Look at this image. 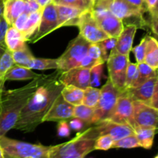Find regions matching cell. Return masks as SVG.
I'll return each instance as SVG.
<instances>
[{
    "label": "cell",
    "mask_w": 158,
    "mask_h": 158,
    "mask_svg": "<svg viewBox=\"0 0 158 158\" xmlns=\"http://www.w3.org/2000/svg\"><path fill=\"white\" fill-rule=\"evenodd\" d=\"M35 1H36V0H35Z\"/></svg>",
    "instance_id": "cell-59"
},
{
    "label": "cell",
    "mask_w": 158,
    "mask_h": 158,
    "mask_svg": "<svg viewBox=\"0 0 158 158\" xmlns=\"http://www.w3.org/2000/svg\"><path fill=\"white\" fill-rule=\"evenodd\" d=\"M91 14L97 24L110 37L117 38L123 29V21L110 10L93 9Z\"/></svg>",
    "instance_id": "cell-9"
},
{
    "label": "cell",
    "mask_w": 158,
    "mask_h": 158,
    "mask_svg": "<svg viewBox=\"0 0 158 158\" xmlns=\"http://www.w3.org/2000/svg\"><path fill=\"white\" fill-rule=\"evenodd\" d=\"M60 73L61 70L57 69L56 72L44 76L40 86L23 107L14 128L29 133L43 123V117L64 87L60 80Z\"/></svg>",
    "instance_id": "cell-1"
},
{
    "label": "cell",
    "mask_w": 158,
    "mask_h": 158,
    "mask_svg": "<svg viewBox=\"0 0 158 158\" xmlns=\"http://www.w3.org/2000/svg\"><path fill=\"white\" fill-rule=\"evenodd\" d=\"M110 11L121 21L131 18L143 19V14L146 11L133 6L126 0H113Z\"/></svg>",
    "instance_id": "cell-17"
},
{
    "label": "cell",
    "mask_w": 158,
    "mask_h": 158,
    "mask_svg": "<svg viewBox=\"0 0 158 158\" xmlns=\"http://www.w3.org/2000/svg\"><path fill=\"white\" fill-rule=\"evenodd\" d=\"M149 106L155 108L158 110V80L156 83L155 87H154V94H153L152 98H151V102L149 103Z\"/></svg>",
    "instance_id": "cell-47"
},
{
    "label": "cell",
    "mask_w": 158,
    "mask_h": 158,
    "mask_svg": "<svg viewBox=\"0 0 158 158\" xmlns=\"http://www.w3.org/2000/svg\"><path fill=\"white\" fill-rule=\"evenodd\" d=\"M57 134L59 137H66L70 135V129H69V125L65 120H62L58 123L57 127Z\"/></svg>",
    "instance_id": "cell-41"
},
{
    "label": "cell",
    "mask_w": 158,
    "mask_h": 158,
    "mask_svg": "<svg viewBox=\"0 0 158 158\" xmlns=\"http://www.w3.org/2000/svg\"><path fill=\"white\" fill-rule=\"evenodd\" d=\"M77 26L80 29V34L89 43H99L109 35L99 26L91 14V10H87L83 14Z\"/></svg>",
    "instance_id": "cell-10"
},
{
    "label": "cell",
    "mask_w": 158,
    "mask_h": 158,
    "mask_svg": "<svg viewBox=\"0 0 158 158\" xmlns=\"http://www.w3.org/2000/svg\"><path fill=\"white\" fill-rule=\"evenodd\" d=\"M26 39L23 33L13 26H10L5 36V44L6 48L11 52L19 50L26 47Z\"/></svg>",
    "instance_id": "cell-21"
},
{
    "label": "cell",
    "mask_w": 158,
    "mask_h": 158,
    "mask_svg": "<svg viewBox=\"0 0 158 158\" xmlns=\"http://www.w3.org/2000/svg\"><path fill=\"white\" fill-rule=\"evenodd\" d=\"M116 43H117V38H114V37H109V38L98 43L100 49H101L102 58L104 62L107 60L111 51L115 47Z\"/></svg>",
    "instance_id": "cell-35"
},
{
    "label": "cell",
    "mask_w": 158,
    "mask_h": 158,
    "mask_svg": "<svg viewBox=\"0 0 158 158\" xmlns=\"http://www.w3.org/2000/svg\"><path fill=\"white\" fill-rule=\"evenodd\" d=\"M25 0H4L3 17L9 26H12L17 18L24 12Z\"/></svg>",
    "instance_id": "cell-20"
},
{
    "label": "cell",
    "mask_w": 158,
    "mask_h": 158,
    "mask_svg": "<svg viewBox=\"0 0 158 158\" xmlns=\"http://www.w3.org/2000/svg\"><path fill=\"white\" fill-rule=\"evenodd\" d=\"M56 5L58 15L59 28L62 26H77L80 18L86 11L73 6Z\"/></svg>",
    "instance_id": "cell-18"
},
{
    "label": "cell",
    "mask_w": 158,
    "mask_h": 158,
    "mask_svg": "<svg viewBox=\"0 0 158 158\" xmlns=\"http://www.w3.org/2000/svg\"><path fill=\"white\" fill-rule=\"evenodd\" d=\"M87 55L90 56L91 58L94 59V60H97L100 63H104L103 58H102V52L100 49V46L98 43H90L88 48Z\"/></svg>",
    "instance_id": "cell-40"
},
{
    "label": "cell",
    "mask_w": 158,
    "mask_h": 158,
    "mask_svg": "<svg viewBox=\"0 0 158 158\" xmlns=\"http://www.w3.org/2000/svg\"><path fill=\"white\" fill-rule=\"evenodd\" d=\"M140 145L135 134L127 136L118 140H114L112 148H136Z\"/></svg>",
    "instance_id": "cell-33"
},
{
    "label": "cell",
    "mask_w": 158,
    "mask_h": 158,
    "mask_svg": "<svg viewBox=\"0 0 158 158\" xmlns=\"http://www.w3.org/2000/svg\"><path fill=\"white\" fill-rule=\"evenodd\" d=\"M89 44L90 43L79 34L69 43L63 55L57 59L58 69L64 72L78 67L82 60L87 55Z\"/></svg>",
    "instance_id": "cell-6"
},
{
    "label": "cell",
    "mask_w": 158,
    "mask_h": 158,
    "mask_svg": "<svg viewBox=\"0 0 158 158\" xmlns=\"http://www.w3.org/2000/svg\"><path fill=\"white\" fill-rule=\"evenodd\" d=\"M43 76V74L35 73L32 69L14 64L8 70L6 75V81L7 80H33Z\"/></svg>",
    "instance_id": "cell-22"
},
{
    "label": "cell",
    "mask_w": 158,
    "mask_h": 158,
    "mask_svg": "<svg viewBox=\"0 0 158 158\" xmlns=\"http://www.w3.org/2000/svg\"><path fill=\"white\" fill-rule=\"evenodd\" d=\"M4 157H5L4 152H3L2 148L1 146H0V158H4Z\"/></svg>",
    "instance_id": "cell-56"
},
{
    "label": "cell",
    "mask_w": 158,
    "mask_h": 158,
    "mask_svg": "<svg viewBox=\"0 0 158 158\" xmlns=\"http://www.w3.org/2000/svg\"><path fill=\"white\" fill-rule=\"evenodd\" d=\"M157 12H158V0L157 2V4H156L155 7H154V9H153L151 12H150V14H151V15H155V14H157Z\"/></svg>",
    "instance_id": "cell-55"
},
{
    "label": "cell",
    "mask_w": 158,
    "mask_h": 158,
    "mask_svg": "<svg viewBox=\"0 0 158 158\" xmlns=\"http://www.w3.org/2000/svg\"><path fill=\"white\" fill-rule=\"evenodd\" d=\"M60 80L64 86L73 85L80 89H85L89 86L90 69L76 67L67 71H61Z\"/></svg>",
    "instance_id": "cell-14"
},
{
    "label": "cell",
    "mask_w": 158,
    "mask_h": 158,
    "mask_svg": "<svg viewBox=\"0 0 158 158\" xmlns=\"http://www.w3.org/2000/svg\"><path fill=\"white\" fill-rule=\"evenodd\" d=\"M121 93L114 86L109 78L100 89V96L97 106L94 108L92 124H97L111 117L115 108L117 99Z\"/></svg>",
    "instance_id": "cell-5"
},
{
    "label": "cell",
    "mask_w": 158,
    "mask_h": 158,
    "mask_svg": "<svg viewBox=\"0 0 158 158\" xmlns=\"http://www.w3.org/2000/svg\"><path fill=\"white\" fill-rule=\"evenodd\" d=\"M126 1L128 2L129 3H131L133 6H136V7L140 8V9H143V10L144 11H148L146 3H145L144 0H126Z\"/></svg>",
    "instance_id": "cell-48"
},
{
    "label": "cell",
    "mask_w": 158,
    "mask_h": 158,
    "mask_svg": "<svg viewBox=\"0 0 158 158\" xmlns=\"http://www.w3.org/2000/svg\"><path fill=\"white\" fill-rule=\"evenodd\" d=\"M14 64L15 63L12 59V52L6 48L0 58V95L4 90L6 73Z\"/></svg>",
    "instance_id": "cell-28"
},
{
    "label": "cell",
    "mask_w": 158,
    "mask_h": 158,
    "mask_svg": "<svg viewBox=\"0 0 158 158\" xmlns=\"http://www.w3.org/2000/svg\"><path fill=\"white\" fill-rule=\"evenodd\" d=\"M60 94L68 103L73 106H77L83 103L84 89L73 85H66L61 90Z\"/></svg>",
    "instance_id": "cell-25"
},
{
    "label": "cell",
    "mask_w": 158,
    "mask_h": 158,
    "mask_svg": "<svg viewBox=\"0 0 158 158\" xmlns=\"http://www.w3.org/2000/svg\"><path fill=\"white\" fill-rule=\"evenodd\" d=\"M40 9H43L39 3L35 0H25V9L24 12L29 14L32 12L38 11Z\"/></svg>",
    "instance_id": "cell-42"
},
{
    "label": "cell",
    "mask_w": 158,
    "mask_h": 158,
    "mask_svg": "<svg viewBox=\"0 0 158 158\" xmlns=\"http://www.w3.org/2000/svg\"><path fill=\"white\" fill-rule=\"evenodd\" d=\"M144 1L145 3H146L148 11L149 12H151L154 9V7H155L157 0H144Z\"/></svg>",
    "instance_id": "cell-50"
},
{
    "label": "cell",
    "mask_w": 158,
    "mask_h": 158,
    "mask_svg": "<svg viewBox=\"0 0 158 158\" xmlns=\"http://www.w3.org/2000/svg\"><path fill=\"white\" fill-rule=\"evenodd\" d=\"M0 146L5 157L15 158H49L52 148L12 140L5 135L0 137Z\"/></svg>",
    "instance_id": "cell-4"
},
{
    "label": "cell",
    "mask_w": 158,
    "mask_h": 158,
    "mask_svg": "<svg viewBox=\"0 0 158 158\" xmlns=\"http://www.w3.org/2000/svg\"><path fill=\"white\" fill-rule=\"evenodd\" d=\"M103 63L97 65L90 69V81L89 86L98 87L101 84V79L104 77L103 74Z\"/></svg>",
    "instance_id": "cell-34"
},
{
    "label": "cell",
    "mask_w": 158,
    "mask_h": 158,
    "mask_svg": "<svg viewBox=\"0 0 158 158\" xmlns=\"http://www.w3.org/2000/svg\"><path fill=\"white\" fill-rule=\"evenodd\" d=\"M137 26L135 24H127L123 27V31L117 38L114 49L117 52L129 55L133 48V42L137 32Z\"/></svg>",
    "instance_id": "cell-19"
},
{
    "label": "cell",
    "mask_w": 158,
    "mask_h": 158,
    "mask_svg": "<svg viewBox=\"0 0 158 158\" xmlns=\"http://www.w3.org/2000/svg\"><path fill=\"white\" fill-rule=\"evenodd\" d=\"M158 77L149 79L137 87L127 88L123 91L133 101H138L149 105L152 98Z\"/></svg>",
    "instance_id": "cell-16"
},
{
    "label": "cell",
    "mask_w": 158,
    "mask_h": 158,
    "mask_svg": "<svg viewBox=\"0 0 158 158\" xmlns=\"http://www.w3.org/2000/svg\"><path fill=\"white\" fill-rule=\"evenodd\" d=\"M100 64V63H99L97 60H94V59L91 58L90 56H89L88 55H86L84 58L82 60V61L80 62V65H79L78 67H82V68H88V69H91L94 66H97V65Z\"/></svg>",
    "instance_id": "cell-44"
},
{
    "label": "cell",
    "mask_w": 158,
    "mask_h": 158,
    "mask_svg": "<svg viewBox=\"0 0 158 158\" xmlns=\"http://www.w3.org/2000/svg\"><path fill=\"white\" fill-rule=\"evenodd\" d=\"M44 74L15 89L3 90L0 95V137L15 127L23 107L41 83Z\"/></svg>",
    "instance_id": "cell-2"
},
{
    "label": "cell",
    "mask_w": 158,
    "mask_h": 158,
    "mask_svg": "<svg viewBox=\"0 0 158 158\" xmlns=\"http://www.w3.org/2000/svg\"><path fill=\"white\" fill-rule=\"evenodd\" d=\"M99 135L109 134L114 140H118L127 136L135 134L134 129L130 123H119L110 120H103L95 127Z\"/></svg>",
    "instance_id": "cell-13"
},
{
    "label": "cell",
    "mask_w": 158,
    "mask_h": 158,
    "mask_svg": "<svg viewBox=\"0 0 158 158\" xmlns=\"http://www.w3.org/2000/svg\"><path fill=\"white\" fill-rule=\"evenodd\" d=\"M28 15H29V14L26 13V12H23V13L15 19L13 25H12L15 29H17L21 32H23V29H24L25 27V25H26V21H27Z\"/></svg>",
    "instance_id": "cell-43"
},
{
    "label": "cell",
    "mask_w": 158,
    "mask_h": 158,
    "mask_svg": "<svg viewBox=\"0 0 158 158\" xmlns=\"http://www.w3.org/2000/svg\"><path fill=\"white\" fill-rule=\"evenodd\" d=\"M52 2L56 5L73 6V7L83 9V10H91L86 3V0H53Z\"/></svg>",
    "instance_id": "cell-39"
},
{
    "label": "cell",
    "mask_w": 158,
    "mask_h": 158,
    "mask_svg": "<svg viewBox=\"0 0 158 158\" xmlns=\"http://www.w3.org/2000/svg\"><path fill=\"white\" fill-rule=\"evenodd\" d=\"M4 10V0H0V18L3 15Z\"/></svg>",
    "instance_id": "cell-53"
},
{
    "label": "cell",
    "mask_w": 158,
    "mask_h": 158,
    "mask_svg": "<svg viewBox=\"0 0 158 158\" xmlns=\"http://www.w3.org/2000/svg\"><path fill=\"white\" fill-rule=\"evenodd\" d=\"M12 56L15 64L27 68L30 62L34 58L33 55L30 52V50L28 49L27 46L23 49H19V50L12 52Z\"/></svg>",
    "instance_id": "cell-30"
},
{
    "label": "cell",
    "mask_w": 158,
    "mask_h": 158,
    "mask_svg": "<svg viewBox=\"0 0 158 158\" xmlns=\"http://www.w3.org/2000/svg\"><path fill=\"white\" fill-rule=\"evenodd\" d=\"M94 108L89 107L84 104H80L74 106L73 117L80 119L86 124H92V120L94 118Z\"/></svg>",
    "instance_id": "cell-31"
},
{
    "label": "cell",
    "mask_w": 158,
    "mask_h": 158,
    "mask_svg": "<svg viewBox=\"0 0 158 158\" xmlns=\"http://www.w3.org/2000/svg\"><path fill=\"white\" fill-rule=\"evenodd\" d=\"M9 26V23L2 15L0 18V43H5V36Z\"/></svg>",
    "instance_id": "cell-45"
},
{
    "label": "cell",
    "mask_w": 158,
    "mask_h": 158,
    "mask_svg": "<svg viewBox=\"0 0 158 158\" xmlns=\"http://www.w3.org/2000/svg\"><path fill=\"white\" fill-rule=\"evenodd\" d=\"M52 1L53 0H36V2L39 3V5H40L42 9H43L45 6H47L49 3L52 2Z\"/></svg>",
    "instance_id": "cell-51"
},
{
    "label": "cell",
    "mask_w": 158,
    "mask_h": 158,
    "mask_svg": "<svg viewBox=\"0 0 158 158\" xmlns=\"http://www.w3.org/2000/svg\"><path fill=\"white\" fill-rule=\"evenodd\" d=\"M155 158H158V154H157V155H156V156H155Z\"/></svg>",
    "instance_id": "cell-58"
},
{
    "label": "cell",
    "mask_w": 158,
    "mask_h": 158,
    "mask_svg": "<svg viewBox=\"0 0 158 158\" xmlns=\"http://www.w3.org/2000/svg\"><path fill=\"white\" fill-rule=\"evenodd\" d=\"M74 106L66 101L61 94H60L43 117V123L45 121H59L71 118L73 117Z\"/></svg>",
    "instance_id": "cell-15"
},
{
    "label": "cell",
    "mask_w": 158,
    "mask_h": 158,
    "mask_svg": "<svg viewBox=\"0 0 158 158\" xmlns=\"http://www.w3.org/2000/svg\"><path fill=\"white\" fill-rule=\"evenodd\" d=\"M28 68L38 70H46V69H58L57 59H44L34 57L30 62Z\"/></svg>",
    "instance_id": "cell-29"
},
{
    "label": "cell",
    "mask_w": 158,
    "mask_h": 158,
    "mask_svg": "<svg viewBox=\"0 0 158 158\" xmlns=\"http://www.w3.org/2000/svg\"><path fill=\"white\" fill-rule=\"evenodd\" d=\"M42 12H43V9H40V10L35 11V12L29 13L28 15L27 21H26L24 29L22 32L26 42L29 41V39L33 36L34 34L36 32L39 26H40V20H41Z\"/></svg>",
    "instance_id": "cell-26"
},
{
    "label": "cell",
    "mask_w": 158,
    "mask_h": 158,
    "mask_svg": "<svg viewBox=\"0 0 158 158\" xmlns=\"http://www.w3.org/2000/svg\"><path fill=\"white\" fill-rule=\"evenodd\" d=\"M114 139L109 134H102L99 135L96 139L94 150H100V151H108L112 148L114 143Z\"/></svg>",
    "instance_id": "cell-36"
},
{
    "label": "cell",
    "mask_w": 158,
    "mask_h": 158,
    "mask_svg": "<svg viewBox=\"0 0 158 158\" xmlns=\"http://www.w3.org/2000/svg\"><path fill=\"white\" fill-rule=\"evenodd\" d=\"M147 43H148V35H145V36L141 40L140 43H139L137 46H136L135 47L132 48V49H131V51L134 52V56H135L137 63L144 62Z\"/></svg>",
    "instance_id": "cell-37"
},
{
    "label": "cell",
    "mask_w": 158,
    "mask_h": 158,
    "mask_svg": "<svg viewBox=\"0 0 158 158\" xmlns=\"http://www.w3.org/2000/svg\"><path fill=\"white\" fill-rule=\"evenodd\" d=\"M135 135L141 148L150 150L154 144V137L158 133L157 129L148 127L137 126L134 128Z\"/></svg>",
    "instance_id": "cell-23"
},
{
    "label": "cell",
    "mask_w": 158,
    "mask_h": 158,
    "mask_svg": "<svg viewBox=\"0 0 158 158\" xmlns=\"http://www.w3.org/2000/svg\"><path fill=\"white\" fill-rule=\"evenodd\" d=\"M84 122L81 120L80 119L74 117L73 119L69 121V127L74 131H81L84 127Z\"/></svg>",
    "instance_id": "cell-46"
},
{
    "label": "cell",
    "mask_w": 158,
    "mask_h": 158,
    "mask_svg": "<svg viewBox=\"0 0 158 158\" xmlns=\"http://www.w3.org/2000/svg\"><path fill=\"white\" fill-rule=\"evenodd\" d=\"M99 136L95 127L78 133L73 140L52 146L49 158H83L94 151L96 139Z\"/></svg>",
    "instance_id": "cell-3"
},
{
    "label": "cell",
    "mask_w": 158,
    "mask_h": 158,
    "mask_svg": "<svg viewBox=\"0 0 158 158\" xmlns=\"http://www.w3.org/2000/svg\"><path fill=\"white\" fill-rule=\"evenodd\" d=\"M157 72H158V71H157Z\"/></svg>",
    "instance_id": "cell-60"
},
{
    "label": "cell",
    "mask_w": 158,
    "mask_h": 158,
    "mask_svg": "<svg viewBox=\"0 0 158 158\" xmlns=\"http://www.w3.org/2000/svg\"><path fill=\"white\" fill-rule=\"evenodd\" d=\"M134 101L124 93H121L117 99L115 108L108 120L119 123H130L133 126Z\"/></svg>",
    "instance_id": "cell-12"
},
{
    "label": "cell",
    "mask_w": 158,
    "mask_h": 158,
    "mask_svg": "<svg viewBox=\"0 0 158 158\" xmlns=\"http://www.w3.org/2000/svg\"><path fill=\"white\" fill-rule=\"evenodd\" d=\"M151 17H156V18H158V12H157V14H155V15H151Z\"/></svg>",
    "instance_id": "cell-57"
},
{
    "label": "cell",
    "mask_w": 158,
    "mask_h": 158,
    "mask_svg": "<svg viewBox=\"0 0 158 158\" xmlns=\"http://www.w3.org/2000/svg\"><path fill=\"white\" fill-rule=\"evenodd\" d=\"M100 96V89L97 87L89 86L84 89L83 104L94 108L97 106Z\"/></svg>",
    "instance_id": "cell-32"
},
{
    "label": "cell",
    "mask_w": 158,
    "mask_h": 158,
    "mask_svg": "<svg viewBox=\"0 0 158 158\" xmlns=\"http://www.w3.org/2000/svg\"><path fill=\"white\" fill-rule=\"evenodd\" d=\"M137 69H138L137 77H136L134 81L133 82L132 84L129 88L137 87V86H140L142 83H143L149 79L152 78V77H158L157 71L153 69L152 67H151L145 62L137 63Z\"/></svg>",
    "instance_id": "cell-27"
},
{
    "label": "cell",
    "mask_w": 158,
    "mask_h": 158,
    "mask_svg": "<svg viewBox=\"0 0 158 158\" xmlns=\"http://www.w3.org/2000/svg\"><path fill=\"white\" fill-rule=\"evenodd\" d=\"M57 29H59V21L56 8L53 2H51L43 9L38 29L28 42L35 43Z\"/></svg>",
    "instance_id": "cell-8"
},
{
    "label": "cell",
    "mask_w": 158,
    "mask_h": 158,
    "mask_svg": "<svg viewBox=\"0 0 158 158\" xmlns=\"http://www.w3.org/2000/svg\"><path fill=\"white\" fill-rule=\"evenodd\" d=\"M137 126L154 127L158 131V110L146 103L134 101L132 127Z\"/></svg>",
    "instance_id": "cell-11"
},
{
    "label": "cell",
    "mask_w": 158,
    "mask_h": 158,
    "mask_svg": "<svg viewBox=\"0 0 158 158\" xmlns=\"http://www.w3.org/2000/svg\"><path fill=\"white\" fill-rule=\"evenodd\" d=\"M150 26H151V30L153 31V32L158 36V18L151 17V21Z\"/></svg>",
    "instance_id": "cell-49"
},
{
    "label": "cell",
    "mask_w": 158,
    "mask_h": 158,
    "mask_svg": "<svg viewBox=\"0 0 158 158\" xmlns=\"http://www.w3.org/2000/svg\"><path fill=\"white\" fill-rule=\"evenodd\" d=\"M129 61V55L119 53L114 49L106 60L109 79L120 93L125 90L127 68Z\"/></svg>",
    "instance_id": "cell-7"
},
{
    "label": "cell",
    "mask_w": 158,
    "mask_h": 158,
    "mask_svg": "<svg viewBox=\"0 0 158 158\" xmlns=\"http://www.w3.org/2000/svg\"><path fill=\"white\" fill-rule=\"evenodd\" d=\"M96 1H97V0H86V3H87L89 7L91 9V10H92V9L94 8V5H95L96 3Z\"/></svg>",
    "instance_id": "cell-52"
},
{
    "label": "cell",
    "mask_w": 158,
    "mask_h": 158,
    "mask_svg": "<svg viewBox=\"0 0 158 158\" xmlns=\"http://www.w3.org/2000/svg\"><path fill=\"white\" fill-rule=\"evenodd\" d=\"M138 69H137V63H131L129 61L127 68L126 73V83H125V89L129 88L131 86L133 82L137 77Z\"/></svg>",
    "instance_id": "cell-38"
},
{
    "label": "cell",
    "mask_w": 158,
    "mask_h": 158,
    "mask_svg": "<svg viewBox=\"0 0 158 158\" xmlns=\"http://www.w3.org/2000/svg\"><path fill=\"white\" fill-rule=\"evenodd\" d=\"M144 62L158 71V40L151 35H148Z\"/></svg>",
    "instance_id": "cell-24"
},
{
    "label": "cell",
    "mask_w": 158,
    "mask_h": 158,
    "mask_svg": "<svg viewBox=\"0 0 158 158\" xmlns=\"http://www.w3.org/2000/svg\"><path fill=\"white\" fill-rule=\"evenodd\" d=\"M6 49V46L5 43H0V58H1L2 55L3 54V52H5Z\"/></svg>",
    "instance_id": "cell-54"
}]
</instances>
